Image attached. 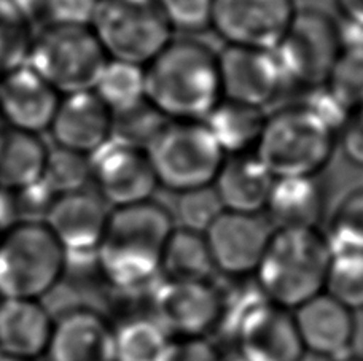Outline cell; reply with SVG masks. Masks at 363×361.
<instances>
[{
	"label": "cell",
	"instance_id": "obj_11",
	"mask_svg": "<svg viewBox=\"0 0 363 361\" xmlns=\"http://www.w3.org/2000/svg\"><path fill=\"white\" fill-rule=\"evenodd\" d=\"M91 182L110 209L152 201L160 186L144 148L115 140L91 156Z\"/></svg>",
	"mask_w": 363,
	"mask_h": 361
},
{
	"label": "cell",
	"instance_id": "obj_17",
	"mask_svg": "<svg viewBox=\"0 0 363 361\" xmlns=\"http://www.w3.org/2000/svg\"><path fill=\"white\" fill-rule=\"evenodd\" d=\"M61 94L28 64L0 76V120L21 131H48Z\"/></svg>",
	"mask_w": 363,
	"mask_h": 361
},
{
	"label": "cell",
	"instance_id": "obj_10",
	"mask_svg": "<svg viewBox=\"0 0 363 361\" xmlns=\"http://www.w3.org/2000/svg\"><path fill=\"white\" fill-rule=\"evenodd\" d=\"M296 11L295 0H213L211 28L226 45L274 51Z\"/></svg>",
	"mask_w": 363,
	"mask_h": 361
},
{
	"label": "cell",
	"instance_id": "obj_37",
	"mask_svg": "<svg viewBox=\"0 0 363 361\" xmlns=\"http://www.w3.org/2000/svg\"><path fill=\"white\" fill-rule=\"evenodd\" d=\"M160 4L174 30L198 32L211 28L213 0H160Z\"/></svg>",
	"mask_w": 363,
	"mask_h": 361
},
{
	"label": "cell",
	"instance_id": "obj_12",
	"mask_svg": "<svg viewBox=\"0 0 363 361\" xmlns=\"http://www.w3.org/2000/svg\"><path fill=\"white\" fill-rule=\"evenodd\" d=\"M217 57L225 101L264 110L289 83L272 51L226 45Z\"/></svg>",
	"mask_w": 363,
	"mask_h": 361
},
{
	"label": "cell",
	"instance_id": "obj_7",
	"mask_svg": "<svg viewBox=\"0 0 363 361\" xmlns=\"http://www.w3.org/2000/svg\"><path fill=\"white\" fill-rule=\"evenodd\" d=\"M108 56L89 25H42L34 29L26 64L61 96L91 91Z\"/></svg>",
	"mask_w": 363,
	"mask_h": 361
},
{
	"label": "cell",
	"instance_id": "obj_30",
	"mask_svg": "<svg viewBox=\"0 0 363 361\" xmlns=\"http://www.w3.org/2000/svg\"><path fill=\"white\" fill-rule=\"evenodd\" d=\"M323 86L349 113L363 107V42H345Z\"/></svg>",
	"mask_w": 363,
	"mask_h": 361
},
{
	"label": "cell",
	"instance_id": "obj_23",
	"mask_svg": "<svg viewBox=\"0 0 363 361\" xmlns=\"http://www.w3.org/2000/svg\"><path fill=\"white\" fill-rule=\"evenodd\" d=\"M327 191L320 177L276 178L267 204L271 227L317 228L325 214Z\"/></svg>",
	"mask_w": 363,
	"mask_h": 361
},
{
	"label": "cell",
	"instance_id": "obj_43",
	"mask_svg": "<svg viewBox=\"0 0 363 361\" xmlns=\"http://www.w3.org/2000/svg\"><path fill=\"white\" fill-rule=\"evenodd\" d=\"M228 361H247V360L239 355V357H235V358H231V360H228Z\"/></svg>",
	"mask_w": 363,
	"mask_h": 361
},
{
	"label": "cell",
	"instance_id": "obj_20",
	"mask_svg": "<svg viewBox=\"0 0 363 361\" xmlns=\"http://www.w3.org/2000/svg\"><path fill=\"white\" fill-rule=\"evenodd\" d=\"M291 315L304 352L338 358L351 349L355 336L354 314L325 292L303 302Z\"/></svg>",
	"mask_w": 363,
	"mask_h": 361
},
{
	"label": "cell",
	"instance_id": "obj_42",
	"mask_svg": "<svg viewBox=\"0 0 363 361\" xmlns=\"http://www.w3.org/2000/svg\"><path fill=\"white\" fill-rule=\"evenodd\" d=\"M0 361H28V360H21V358H15V357H9L0 353Z\"/></svg>",
	"mask_w": 363,
	"mask_h": 361
},
{
	"label": "cell",
	"instance_id": "obj_18",
	"mask_svg": "<svg viewBox=\"0 0 363 361\" xmlns=\"http://www.w3.org/2000/svg\"><path fill=\"white\" fill-rule=\"evenodd\" d=\"M113 113L96 93L62 96L48 131L56 145L93 156L112 140Z\"/></svg>",
	"mask_w": 363,
	"mask_h": 361
},
{
	"label": "cell",
	"instance_id": "obj_34",
	"mask_svg": "<svg viewBox=\"0 0 363 361\" xmlns=\"http://www.w3.org/2000/svg\"><path fill=\"white\" fill-rule=\"evenodd\" d=\"M169 120L160 115L147 101L131 110L115 113L112 140L121 144L145 148Z\"/></svg>",
	"mask_w": 363,
	"mask_h": 361
},
{
	"label": "cell",
	"instance_id": "obj_31",
	"mask_svg": "<svg viewBox=\"0 0 363 361\" xmlns=\"http://www.w3.org/2000/svg\"><path fill=\"white\" fill-rule=\"evenodd\" d=\"M40 180L56 196L88 188L91 156L56 144L48 147Z\"/></svg>",
	"mask_w": 363,
	"mask_h": 361
},
{
	"label": "cell",
	"instance_id": "obj_16",
	"mask_svg": "<svg viewBox=\"0 0 363 361\" xmlns=\"http://www.w3.org/2000/svg\"><path fill=\"white\" fill-rule=\"evenodd\" d=\"M233 338L247 361H300L304 353L294 315L269 301L245 315Z\"/></svg>",
	"mask_w": 363,
	"mask_h": 361
},
{
	"label": "cell",
	"instance_id": "obj_2",
	"mask_svg": "<svg viewBox=\"0 0 363 361\" xmlns=\"http://www.w3.org/2000/svg\"><path fill=\"white\" fill-rule=\"evenodd\" d=\"M144 75L145 101L169 121H204L223 101L217 53L193 38L172 40Z\"/></svg>",
	"mask_w": 363,
	"mask_h": 361
},
{
	"label": "cell",
	"instance_id": "obj_29",
	"mask_svg": "<svg viewBox=\"0 0 363 361\" xmlns=\"http://www.w3.org/2000/svg\"><path fill=\"white\" fill-rule=\"evenodd\" d=\"M34 25L28 15L11 2L0 0V76L28 61Z\"/></svg>",
	"mask_w": 363,
	"mask_h": 361
},
{
	"label": "cell",
	"instance_id": "obj_26",
	"mask_svg": "<svg viewBox=\"0 0 363 361\" xmlns=\"http://www.w3.org/2000/svg\"><path fill=\"white\" fill-rule=\"evenodd\" d=\"M213 270L204 236L176 227L161 258L160 275L163 280L207 282Z\"/></svg>",
	"mask_w": 363,
	"mask_h": 361
},
{
	"label": "cell",
	"instance_id": "obj_19",
	"mask_svg": "<svg viewBox=\"0 0 363 361\" xmlns=\"http://www.w3.org/2000/svg\"><path fill=\"white\" fill-rule=\"evenodd\" d=\"M45 361H116L115 328L99 312L74 309L55 320Z\"/></svg>",
	"mask_w": 363,
	"mask_h": 361
},
{
	"label": "cell",
	"instance_id": "obj_5",
	"mask_svg": "<svg viewBox=\"0 0 363 361\" xmlns=\"http://www.w3.org/2000/svg\"><path fill=\"white\" fill-rule=\"evenodd\" d=\"M69 258L43 222H23L0 233V296L43 299L62 282Z\"/></svg>",
	"mask_w": 363,
	"mask_h": 361
},
{
	"label": "cell",
	"instance_id": "obj_4",
	"mask_svg": "<svg viewBox=\"0 0 363 361\" xmlns=\"http://www.w3.org/2000/svg\"><path fill=\"white\" fill-rule=\"evenodd\" d=\"M335 147L333 129L300 104L267 115L254 153L274 178L319 177Z\"/></svg>",
	"mask_w": 363,
	"mask_h": 361
},
{
	"label": "cell",
	"instance_id": "obj_9",
	"mask_svg": "<svg viewBox=\"0 0 363 361\" xmlns=\"http://www.w3.org/2000/svg\"><path fill=\"white\" fill-rule=\"evenodd\" d=\"M342 32L325 11L298 10L282 40L272 51L285 80L315 89L327 83L342 50Z\"/></svg>",
	"mask_w": 363,
	"mask_h": 361
},
{
	"label": "cell",
	"instance_id": "obj_24",
	"mask_svg": "<svg viewBox=\"0 0 363 361\" xmlns=\"http://www.w3.org/2000/svg\"><path fill=\"white\" fill-rule=\"evenodd\" d=\"M47 150L40 134L0 126V188L16 190L38 182Z\"/></svg>",
	"mask_w": 363,
	"mask_h": 361
},
{
	"label": "cell",
	"instance_id": "obj_40",
	"mask_svg": "<svg viewBox=\"0 0 363 361\" xmlns=\"http://www.w3.org/2000/svg\"><path fill=\"white\" fill-rule=\"evenodd\" d=\"M347 24L363 30V0H335Z\"/></svg>",
	"mask_w": 363,
	"mask_h": 361
},
{
	"label": "cell",
	"instance_id": "obj_6",
	"mask_svg": "<svg viewBox=\"0 0 363 361\" xmlns=\"http://www.w3.org/2000/svg\"><path fill=\"white\" fill-rule=\"evenodd\" d=\"M89 28L108 59L140 67L174 40L160 0H97Z\"/></svg>",
	"mask_w": 363,
	"mask_h": 361
},
{
	"label": "cell",
	"instance_id": "obj_1",
	"mask_svg": "<svg viewBox=\"0 0 363 361\" xmlns=\"http://www.w3.org/2000/svg\"><path fill=\"white\" fill-rule=\"evenodd\" d=\"M174 229V215L153 199L110 209L96 250L104 279L125 293L150 285L161 277V258Z\"/></svg>",
	"mask_w": 363,
	"mask_h": 361
},
{
	"label": "cell",
	"instance_id": "obj_15",
	"mask_svg": "<svg viewBox=\"0 0 363 361\" xmlns=\"http://www.w3.org/2000/svg\"><path fill=\"white\" fill-rule=\"evenodd\" d=\"M110 207L96 191L83 188L55 197L43 223L66 250L67 258L93 256L106 229Z\"/></svg>",
	"mask_w": 363,
	"mask_h": 361
},
{
	"label": "cell",
	"instance_id": "obj_38",
	"mask_svg": "<svg viewBox=\"0 0 363 361\" xmlns=\"http://www.w3.org/2000/svg\"><path fill=\"white\" fill-rule=\"evenodd\" d=\"M161 361H222L217 347L204 338L171 340Z\"/></svg>",
	"mask_w": 363,
	"mask_h": 361
},
{
	"label": "cell",
	"instance_id": "obj_45",
	"mask_svg": "<svg viewBox=\"0 0 363 361\" xmlns=\"http://www.w3.org/2000/svg\"><path fill=\"white\" fill-rule=\"evenodd\" d=\"M0 299H2V296H0Z\"/></svg>",
	"mask_w": 363,
	"mask_h": 361
},
{
	"label": "cell",
	"instance_id": "obj_44",
	"mask_svg": "<svg viewBox=\"0 0 363 361\" xmlns=\"http://www.w3.org/2000/svg\"><path fill=\"white\" fill-rule=\"evenodd\" d=\"M341 361H359V360H341Z\"/></svg>",
	"mask_w": 363,
	"mask_h": 361
},
{
	"label": "cell",
	"instance_id": "obj_25",
	"mask_svg": "<svg viewBox=\"0 0 363 361\" xmlns=\"http://www.w3.org/2000/svg\"><path fill=\"white\" fill-rule=\"evenodd\" d=\"M267 115L262 108L222 101L204 120L226 156L252 153L260 139Z\"/></svg>",
	"mask_w": 363,
	"mask_h": 361
},
{
	"label": "cell",
	"instance_id": "obj_41",
	"mask_svg": "<svg viewBox=\"0 0 363 361\" xmlns=\"http://www.w3.org/2000/svg\"><path fill=\"white\" fill-rule=\"evenodd\" d=\"M11 2H15L19 8H21L26 15H28V18L32 19L38 4H40V0H11Z\"/></svg>",
	"mask_w": 363,
	"mask_h": 361
},
{
	"label": "cell",
	"instance_id": "obj_22",
	"mask_svg": "<svg viewBox=\"0 0 363 361\" xmlns=\"http://www.w3.org/2000/svg\"><path fill=\"white\" fill-rule=\"evenodd\" d=\"M274 180L252 151L226 156L212 188L223 210L260 215L267 209Z\"/></svg>",
	"mask_w": 363,
	"mask_h": 361
},
{
	"label": "cell",
	"instance_id": "obj_33",
	"mask_svg": "<svg viewBox=\"0 0 363 361\" xmlns=\"http://www.w3.org/2000/svg\"><path fill=\"white\" fill-rule=\"evenodd\" d=\"M327 241L332 253L363 251V188L342 199L332 218Z\"/></svg>",
	"mask_w": 363,
	"mask_h": 361
},
{
	"label": "cell",
	"instance_id": "obj_32",
	"mask_svg": "<svg viewBox=\"0 0 363 361\" xmlns=\"http://www.w3.org/2000/svg\"><path fill=\"white\" fill-rule=\"evenodd\" d=\"M323 292L351 311L363 309V251L332 253Z\"/></svg>",
	"mask_w": 363,
	"mask_h": 361
},
{
	"label": "cell",
	"instance_id": "obj_35",
	"mask_svg": "<svg viewBox=\"0 0 363 361\" xmlns=\"http://www.w3.org/2000/svg\"><path fill=\"white\" fill-rule=\"evenodd\" d=\"M176 212L182 224L180 228L203 234L222 214L223 207L216 190L212 186H206V188L180 193Z\"/></svg>",
	"mask_w": 363,
	"mask_h": 361
},
{
	"label": "cell",
	"instance_id": "obj_27",
	"mask_svg": "<svg viewBox=\"0 0 363 361\" xmlns=\"http://www.w3.org/2000/svg\"><path fill=\"white\" fill-rule=\"evenodd\" d=\"M93 91L113 115L131 110L145 101L144 67L108 59Z\"/></svg>",
	"mask_w": 363,
	"mask_h": 361
},
{
	"label": "cell",
	"instance_id": "obj_39",
	"mask_svg": "<svg viewBox=\"0 0 363 361\" xmlns=\"http://www.w3.org/2000/svg\"><path fill=\"white\" fill-rule=\"evenodd\" d=\"M341 147L352 164L363 167V107L349 115L342 126Z\"/></svg>",
	"mask_w": 363,
	"mask_h": 361
},
{
	"label": "cell",
	"instance_id": "obj_8",
	"mask_svg": "<svg viewBox=\"0 0 363 361\" xmlns=\"http://www.w3.org/2000/svg\"><path fill=\"white\" fill-rule=\"evenodd\" d=\"M145 151L158 185L177 195L212 186L226 158L204 121H167Z\"/></svg>",
	"mask_w": 363,
	"mask_h": 361
},
{
	"label": "cell",
	"instance_id": "obj_13",
	"mask_svg": "<svg viewBox=\"0 0 363 361\" xmlns=\"http://www.w3.org/2000/svg\"><path fill=\"white\" fill-rule=\"evenodd\" d=\"M271 223L262 215L223 210L203 236L213 268L233 277L255 273L272 234Z\"/></svg>",
	"mask_w": 363,
	"mask_h": 361
},
{
	"label": "cell",
	"instance_id": "obj_46",
	"mask_svg": "<svg viewBox=\"0 0 363 361\" xmlns=\"http://www.w3.org/2000/svg\"><path fill=\"white\" fill-rule=\"evenodd\" d=\"M0 233H2V231H0Z\"/></svg>",
	"mask_w": 363,
	"mask_h": 361
},
{
	"label": "cell",
	"instance_id": "obj_36",
	"mask_svg": "<svg viewBox=\"0 0 363 361\" xmlns=\"http://www.w3.org/2000/svg\"><path fill=\"white\" fill-rule=\"evenodd\" d=\"M97 0H40L30 23L42 25H89Z\"/></svg>",
	"mask_w": 363,
	"mask_h": 361
},
{
	"label": "cell",
	"instance_id": "obj_14",
	"mask_svg": "<svg viewBox=\"0 0 363 361\" xmlns=\"http://www.w3.org/2000/svg\"><path fill=\"white\" fill-rule=\"evenodd\" d=\"M223 296L207 282H169L155 288V320L166 333L182 338H203L218 326Z\"/></svg>",
	"mask_w": 363,
	"mask_h": 361
},
{
	"label": "cell",
	"instance_id": "obj_3",
	"mask_svg": "<svg viewBox=\"0 0 363 361\" xmlns=\"http://www.w3.org/2000/svg\"><path fill=\"white\" fill-rule=\"evenodd\" d=\"M332 250L317 228H276L255 270L271 304L296 309L323 293Z\"/></svg>",
	"mask_w": 363,
	"mask_h": 361
},
{
	"label": "cell",
	"instance_id": "obj_21",
	"mask_svg": "<svg viewBox=\"0 0 363 361\" xmlns=\"http://www.w3.org/2000/svg\"><path fill=\"white\" fill-rule=\"evenodd\" d=\"M55 319L40 299H0V353L38 361L45 357Z\"/></svg>",
	"mask_w": 363,
	"mask_h": 361
},
{
	"label": "cell",
	"instance_id": "obj_28",
	"mask_svg": "<svg viewBox=\"0 0 363 361\" xmlns=\"http://www.w3.org/2000/svg\"><path fill=\"white\" fill-rule=\"evenodd\" d=\"M169 343L155 319H133L115 330L116 361H161Z\"/></svg>",
	"mask_w": 363,
	"mask_h": 361
}]
</instances>
